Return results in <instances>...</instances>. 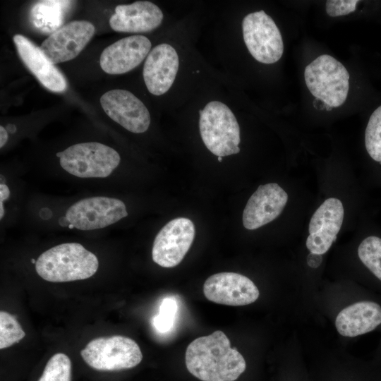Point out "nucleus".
<instances>
[{
  "label": "nucleus",
  "mask_w": 381,
  "mask_h": 381,
  "mask_svg": "<svg viewBox=\"0 0 381 381\" xmlns=\"http://www.w3.org/2000/svg\"><path fill=\"white\" fill-rule=\"evenodd\" d=\"M13 39L21 60L44 87L54 92L66 90L65 77L49 61L40 47L22 35H15Z\"/></svg>",
  "instance_id": "f3484780"
},
{
  "label": "nucleus",
  "mask_w": 381,
  "mask_h": 381,
  "mask_svg": "<svg viewBox=\"0 0 381 381\" xmlns=\"http://www.w3.org/2000/svg\"><path fill=\"white\" fill-rule=\"evenodd\" d=\"M365 145L370 157L381 163V106L369 119L365 132Z\"/></svg>",
  "instance_id": "4be33fe9"
},
{
  "label": "nucleus",
  "mask_w": 381,
  "mask_h": 381,
  "mask_svg": "<svg viewBox=\"0 0 381 381\" xmlns=\"http://www.w3.org/2000/svg\"><path fill=\"white\" fill-rule=\"evenodd\" d=\"M179 61L175 49L163 43L148 54L143 66V78L148 91L162 95L171 87L176 78Z\"/></svg>",
  "instance_id": "dca6fc26"
},
{
  "label": "nucleus",
  "mask_w": 381,
  "mask_h": 381,
  "mask_svg": "<svg viewBox=\"0 0 381 381\" xmlns=\"http://www.w3.org/2000/svg\"><path fill=\"white\" fill-rule=\"evenodd\" d=\"M10 195V190L8 187L5 184L1 183L0 184V219H1L4 214V209L3 202L6 200Z\"/></svg>",
  "instance_id": "bb28decb"
},
{
  "label": "nucleus",
  "mask_w": 381,
  "mask_h": 381,
  "mask_svg": "<svg viewBox=\"0 0 381 381\" xmlns=\"http://www.w3.org/2000/svg\"><path fill=\"white\" fill-rule=\"evenodd\" d=\"M163 20L161 9L154 3L138 1L116 6L109 18L110 27L116 32H145L157 28Z\"/></svg>",
  "instance_id": "a211bd4d"
},
{
  "label": "nucleus",
  "mask_w": 381,
  "mask_h": 381,
  "mask_svg": "<svg viewBox=\"0 0 381 381\" xmlns=\"http://www.w3.org/2000/svg\"><path fill=\"white\" fill-rule=\"evenodd\" d=\"M199 127L206 147L217 157L240 152V128L235 115L224 103L212 101L200 110Z\"/></svg>",
  "instance_id": "7ed1b4c3"
},
{
  "label": "nucleus",
  "mask_w": 381,
  "mask_h": 381,
  "mask_svg": "<svg viewBox=\"0 0 381 381\" xmlns=\"http://www.w3.org/2000/svg\"><path fill=\"white\" fill-rule=\"evenodd\" d=\"M80 355L90 367L102 371L131 369L143 359L138 344L121 335L92 339L81 350Z\"/></svg>",
  "instance_id": "423d86ee"
},
{
  "label": "nucleus",
  "mask_w": 381,
  "mask_h": 381,
  "mask_svg": "<svg viewBox=\"0 0 381 381\" xmlns=\"http://www.w3.org/2000/svg\"><path fill=\"white\" fill-rule=\"evenodd\" d=\"M69 1H41L36 3L30 10V21L32 25L44 34H52L59 29Z\"/></svg>",
  "instance_id": "aec40b11"
},
{
  "label": "nucleus",
  "mask_w": 381,
  "mask_h": 381,
  "mask_svg": "<svg viewBox=\"0 0 381 381\" xmlns=\"http://www.w3.org/2000/svg\"><path fill=\"white\" fill-rule=\"evenodd\" d=\"M185 362L189 373L202 381H235L246 368L243 356L220 330L191 341Z\"/></svg>",
  "instance_id": "f257e3e1"
},
{
  "label": "nucleus",
  "mask_w": 381,
  "mask_h": 381,
  "mask_svg": "<svg viewBox=\"0 0 381 381\" xmlns=\"http://www.w3.org/2000/svg\"><path fill=\"white\" fill-rule=\"evenodd\" d=\"M195 234L190 219L178 217L171 220L155 236L152 249L153 261L163 267L178 265L190 249Z\"/></svg>",
  "instance_id": "1a4fd4ad"
},
{
  "label": "nucleus",
  "mask_w": 381,
  "mask_h": 381,
  "mask_svg": "<svg viewBox=\"0 0 381 381\" xmlns=\"http://www.w3.org/2000/svg\"><path fill=\"white\" fill-rule=\"evenodd\" d=\"M95 30L89 21H71L46 38L40 49L53 64L72 60L85 48Z\"/></svg>",
  "instance_id": "9d476101"
},
{
  "label": "nucleus",
  "mask_w": 381,
  "mask_h": 381,
  "mask_svg": "<svg viewBox=\"0 0 381 381\" xmlns=\"http://www.w3.org/2000/svg\"><path fill=\"white\" fill-rule=\"evenodd\" d=\"M38 381H71V361L63 353L53 355L47 361Z\"/></svg>",
  "instance_id": "5701e85b"
},
{
  "label": "nucleus",
  "mask_w": 381,
  "mask_h": 381,
  "mask_svg": "<svg viewBox=\"0 0 381 381\" xmlns=\"http://www.w3.org/2000/svg\"><path fill=\"white\" fill-rule=\"evenodd\" d=\"M8 138V132L4 127L0 126V147H3Z\"/></svg>",
  "instance_id": "c85d7f7f"
},
{
  "label": "nucleus",
  "mask_w": 381,
  "mask_h": 381,
  "mask_svg": "<svg viewBox=\"0 0 381 381\" xmlns=\"http://www.w3.org/2000/svg\"><path fill=\"white\" fill-rule=\"evenodd\" d=\"M359 1L329 0L326 1V12L331 17L345 16L353 12Z\"/></svg>",
  "instance_id": "a878e982"
},
{
  "label": "nucleus",
  "mask_w": 381,
  "mask_h": 381,
  "mask_svg": "<svg viewBox=\"0 0 381 381\" xmlns=\"http://www.w3.org/2000/svg\"><path fill=\"white\" fill-rule=\"evenodd\" d=\"M61 167L79 178H105L119 166L121 158L104 144L88 142L73 145L57 152Z\"/></svg>",
  "instance_id": "39448f33"
},
{
  "label": "nucleus",
  "mask_w": 381,
  "mask_h": 381,
  "mask_svg": "<svg viewBox=\"0 0 381 381\" xmlns=\"http://www.w3.org/2000/svg\"><path fill=\"white\" fill-rule=\"evenodd\" d=\"M100 104L104 112L130 132H145L150 124V115L145 105L129 91L115 89L102 95Z\"/></svg>",
  "instance_id": "f8f14e48"
},
{
  "label": "nucleus",
  "mask_w": 381,
  "mask_h": 381,
  "mask_svg": "<svg viewBox=\"0 0 381 381\" xmlns=\"http://www.w3.org/2000/svg\"><path fill=\"white\" fill-rule=\"evenodd\" d=\"M178 305L172 297L163 299L159 307V313L153 319V325L159 332H167L174 325Z\"/></svg>",
  "instance_id": "393cba45"
},
{
  "label": "nucleus",
  "mask_w": 381,
  "mask_h": 381,
  "mask_svg": "<svg viewBox=\"0 0 381 381\" xmlns=\"http://www.w3.org/2000/svg\"><path fill=\"white\" fill-rule=\"evenodd\" d=\"M349 78L345 66L328 54L317 57L304 71L308 89L327 107H338L345 102L349 90Z\"/></svg>",
  "instance_id": "20e7f679"
},
{
  "label": "nucleus",
  "mask_w": 381,
  "mask_h": 381,
  "mask_svg": "<svg viewBox=\"0 0 381 381\" xmlns=\"http://www.w3.org/2000/svg\"><path fill=\"white\" fill-rule=\"evenodd\" d=\"M32 262L35 264V263H36L35 260V259H32Z\"/></svg>",
  "instance_id": "473e14b6"
},
{
  "label": "nucleus",
  "mask_w": 381,
  "mask_h": 381,
  "mask_svg": "<svg viewBox=\"0 0 381 381\" xmlns=\"http://www.w3.org/2000/svg\"><path fill=\"white\" fill-rule=\"evenodd\" d=\"M342 202L337 198L325 200L313 214L306 247L310 253L323 255L337 239L344 220Z\"/></svg>",
  "instance_id": "ddd939ff"
},
{
  "label": "nucleus",
  "mask_w": 381,
  "mask_h": 381,
  "mask_svg": "<svg viewBox=\"0 0 381 381\" xmlns=\"http://www.w3.org/2000/svg\"><path fill=\"white\" fill-rule=\"evenodd\" d=\"M25 336L16 317L6 311L0 312V349L18 342Z\"/></svg>",
  "instance_id": "b1692460"
},
{
  "label": "nucleus",
  "mask_w": 381,
  "mask_h": 381,
  "mask_svg": "<svg viewBox=\"0 0 381 381\" xmlns=\"http://www.w3.org/2000/svg\"><path fill=\"white\" fill-rule=\"evenodd\" d=\"M8 131L11 133H13L16 132V126L13 125V124H9L8 126Z\"/></svg>",
  "instance_id": "7c9ffc66"
},
{
  "label": "nucleus",
  "mask_w": 381,
  "mask_h": 381,
  "mask_svg": "<svg viewBox=\"0 0 381 381\" xmlns=\"http://www.w3.org/2000/svg\"><path fill=\"white\" fill-rule=\"evenodd\" d=\"M287 201V193L277 183L260 185L244 208V227L254 230L271 222L282 213Z\"/></svg>",
  "instance_id": "4468645a"
},
{
  "label": "nucleus",
  "mask_w": 381,
  "mask_h": 381,
  "mask_svg": "<svg viewBox=\"0 0 381 381\" xmlns=\"http://www.w3.org/2000/svg\"><path fill=\"white\" fill-rule=\"evenodd\" d=\"M358 255L362 263L381 282V238L370 236L360 243Z\"/></svg>",
  "instance_id": "412c9836"
},
{
  "label": "nucleus",
  "mask_w": 381,
  "mask_h": 381,
  "mask_svg": "<svg viewBox=\"0 0 381 381\" xmlns=\"http://www.w3.org/2000/svg\"><path fill=\"white\" fill-rule=\"evenodd\" d=\"M59 222V224L62 226H68L70 224L66 217H61Z\"/></svg>",
  "instance_id": "c756f323"
},
{
  "label": "nucleus",
  "mask_w": 381,
  "mask_h": 381,
  "mask_svg": "<svg viewBox=\"0 0 381 381\" xmlns=\"http://www.w3.org/2000/svg\"><path fill=\"white\" fill-rule=\"evenodd\" d=\"M242 30L244 42L255 59L266 64L280 59L284 52L280 30L263 10L246 16Z\"/></svg>",
  "instance_id": "0eeeda50"
},
{
  "label": "nucleus",
  "mask_w": 381,
  "mask_h": 381,
  "mask_svg": "<svg viewBox=\"0 0 381 381\" xmlns=\"http://www.w3.org/2000/svg\"><path fill=\"white\" fill-rule=\"evenodd\" d=\"M203 294L212 302L232 306L250 304L260 295L253 282L235 272H219L211 275L204 283Z\"/></svg>",
  "instance_id": "9b49d317"
},
{
  "label": "nucleus",
  "mask_w": 381,
  "mask_h": 381,
  "mask_svg": "<svg viewBox=\"0 0 381 381\" xmlns=\"http://www.w3.org/2000/svg\"><path fill=\"white\" fill-rule=\"evenodd\" d=\"M151 46L150 40L143 35L122 38L103 50L99 58L100 66L111 75L127 73L147 56Z\"/></svg>",
  "instance_id": "2eb2a0df"
},
{
  "label": "nucleus",
  "mask_w": 381,
  "mask_h": 381,
  "mask_svg": "<svg viewBox=\"0 0 381 381\" xmlns=\"http://www.w3.org/2000/svg\"><path fill=\"white\" fill-rule=\"evenodd\" d=\"M322 260V255L310 253L308 255L307 262L310 267L317 268L320 265Z\"/></svg>",
  "instance_id": "cd10ccee"
},
{
  "label": "nucleus",
  "mask_w": 381,
  "mask_h": 381,
  "mask_svg": "<svg viewBox=\"0 0 381 381\" xmlns=\"http://www.w3.org/2000/svg\"><path fill=\"white\" fill-rule=\"evenodd\" d=\"M99 267L97 256L78 243H65L42 253L35 270L43 279L67 282L88 279Z\"/></svg>",
  "instance_id": "f03ea898"
},
{
  "label": "nucleus",
  "mask_w": 381,
  "mask_h": 381,
  "mask_svg": "<svg viewBox=\"0 0 381 381\" xmlns=\"http://www.w3.org/2000/svg\"><path fill=\"white\" fill-rule=\"evenodd\" d=\"M335 325L344 337H354L370 332L381 325V305L371 300L353 303L339 313Z\"/></svg>",
  "instance_id": "6ab92c4d"
},
{
  "label": "nucleus",
  "mask_w": 381,
  "mask_h": 381,
  "mask_svg": "<svg viewBox=\"0 0 381 381\" xmlns=\"http://www.w3.org/2000/svg\"><path fill=\"white\" fill-rule=\"evenodd\" d=\"M222 157H218V161L222 162Z\"/></svg>",
  "instance_id": "2f4dec72"
},
{
  "label": "nucleus",
  "mask_w": 381,
  "mask_h": 381,
  "mask_svg": "<svg viewBox=\"0 0 381 381\" xmlns=\"http://www.w3.org/2000/svg\"><path fill=\"white\" fill-rule=\"evenodd\" d=\"M128 215L124 202L119 199L95 196L73 204L65 217L74 228L94 230L111 225Z\"/></svg>",
  "instance_id": "6e6552de"
}]
</instances>
